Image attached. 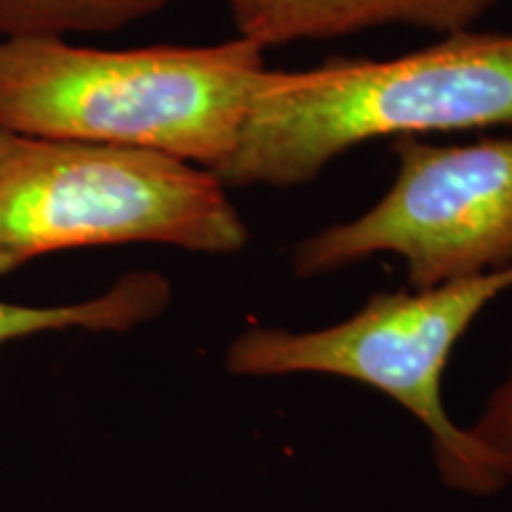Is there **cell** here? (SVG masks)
Masks as SVG:
<instances>
[{
    "mask_svg": "<svg viewBox=\"0 0 512 512\" xmlns=\"http://www.w3.org/2000/svg\"><path fill=\"white\" fill-rule=\"evenodd\" d=\"M171 304V283L155 271L121 275L110 290L76 304L31 306L0 299V344L55 330L126 332L150 323Z\"/></svg>",
    "mask_w": 512,
    "mask_h": 512,
    "instance_id": "7",
    "label": "cell"
},
{
    "mask_svg": "<svg viewBox=\"0 0 512 512\" xmlns=\"http://www.w3.org/2000/svg\"><path fill=\"white\" fill-rule=\"evenodd\" d=\"M174 0H0V38L105 34L155 15Z\"/></svg>",
    "mask_w": 512,
    "mask_h": 512,
    "instance_id": "8",
    "label": "cell"
},
{
    "mask_svg": "<svg viewBox=\"0 0 512 512\" xmlns=\"http://www.w3.org/2000/svg\"><path fill=\"white\" fill-rule=\"evenodd\" d=\"M465 430L477 444L484 463L508 486L512 482V363L508 377L486 401L475 425Z\"/></svg>",
    "mask_w": 512,
    "mask_h": 512,
    "instance_id": "9",
    "label": "cell"
},
{
    "mask_svg": "<svg viewBox=\"0 0 512 512\" xmlns=\"http://www.w3.org/2000/svg\"><path fill=\"white\" fill-rule=\"evenodd\" d=\"M498 124H512V34L467 29L394 60L268 72L211 174L226 188H294L368 140Z\"/></svg>",
    "mask_w": 512,
    "mask_h": 512,
    "instance_id": "2",
    "label": "cell"
},
{
    "mask_svg": "<svg viewBox=\"0 0 512 512\" xmlns=\"http://www.w3.org/2000/svg\"><path fill=\"white\" fill-rule=\"evenodd\" d=\"M228 188L202 166L131 147L0 128V275L64 249L247 245Z\"/></svg>",
    "mask_w": 512,
    "mask_h": 512,
    "instance_id": "3",
    "label": "cell"
},
{
    "mask_svg": "<svg viewBox=\"0 0 512 512\" xmlns=\"http://www.w3.org/2000/svg\"><path fill=\"white\" fill-rule=\"evenodd\" d=\"M394 155L399 171L380 202L294 247L299 278L375 254L401 256L413 290L512 266V140L432 145L396 138Z\"/></svg>",
    "mask_w": 512,
    "mask_h": 512,
    "instance_id": "5",
    "label": "cell"
},
{
    "mask_svg": "<svg viewBox=\"0 0 512 512\" xmlns=\"http://www.w3.org/2000/svg\"><path fill=\"white\" fill-rule=\"evenodd\" d=\"M238 36L259 46L349 36L408 24L437 34L467 31L498 0H226Z\"/></svg>",
    "mask_w": 512,
    "mask_h": 512,
    "instance_id": "6",
    "label": "cell"
},
{
    "mask_svg": "<svg viewBox=\"0 0 512 512\" xmlns=\"http://www.w3.org/2000/svg\"><path fill=\"white\" fill-rule=\"evenodd\" d=\"M508 290L512 266L422 290L377 292L354 316L320 330L252 325L230 342L226 366L240 377L309 373L375 387L427 427L446 486L494 496L505 489L503 479L484 463L465 427L451 420L441 377L460 337Z\"/></svg>",
    "mask_w": 512,
    "mask_h": 512,
    "instance_id": "4",
    "label": "cell"
},
{
    "mask_svg": "<svg viewBox=\"0 0 512 512\" xmlns=\"http://www.w3.org/2000/svg\"><path fill=\"white\" fill-rule=\"evenodd\" d=\"M264 46L105 50L67 38H0V128L159 152L216 171L264 86Z\"/></svg>",
    "mask_w": 512,
    "mask_h": 512,
    "instance_id": "1",
    "label": "cell"
}]
</instances>
